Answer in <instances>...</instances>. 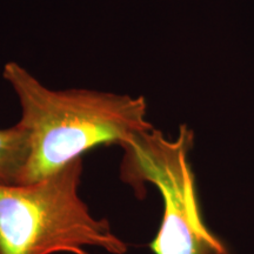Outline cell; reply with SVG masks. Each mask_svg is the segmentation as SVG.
<instances>
[{"instance_id": "3957f363", "label": "cell", "mask_w": 254, "mask_h": 254, "mask_svg": "<svg viewBox=\"0 0 254 254\" xmlns=\"http://www.w3.org/2000/svg\"><path fill=\"white\" fill-rule=\"evenodd\" d=\"M192 141V132L186 126L173 141L152 127L135 133L122 146L123 182L138 195L146 183L152 184L163 198V220L150 244L154 254H230L202 218L195 176L189 161Z\"/></svg>"}, {"instance_id": "277c9868", "label": "cell", "mask_w": 254, "mask_h": 254, "mask_svg": "<svg viewBox=\"0 0 254 254\" xmlns=\"http://www.w3.org/2000/svg\"><path fill=\"white\" fill-rule=\"evenodd\" d=\"M28 157L30 141L20 124L0 129V184L21 185Z\"/></svg>"}, {"instance_id": "6da1fadb", "label": "cell", "mask_w": 254, "mask_h": 254, "mask_svg": "<svg viewBox=\"0 0 254 254\" xmlns=\"http://www.w3.org/2000/svg\"><path fill=\"white\" fill-rule=\"evenodd\" d=\"M2 75L17 94L19 124L30 141L21 185L59 172L97 146H123L135 133L152 128L142 97L51 90L17 63L6 64Z\"/></svg>"}, {"instance_id": "7a4b0ae2", "label": "cell", "mask_w": 254, "mask_h": 254, "mask_svg": "<svg viewBox=\"0 0 254 254\" xmlns=\"http://www.w3.org/2000/svg\"><path fill=\"white\" fill-rule=\"evenodd\" d=\"M82 159L28 185L0 184V254H125L128 246L78 193Z\"/></svg>"}]
</instances>
